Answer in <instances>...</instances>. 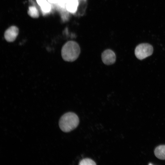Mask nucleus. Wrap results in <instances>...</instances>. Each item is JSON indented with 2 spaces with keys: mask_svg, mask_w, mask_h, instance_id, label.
<instances>
[{
  "mask_svg": "<svg viewBox=\"0 0 165 165\" xmlns=\"http://www.w3.org/2000/svg\"><path fill=\"white\" fill-rule=\"evenodd\" d=\"M37 3L40 6L44 13L49 12L51 10V6L46 0H36Z\"/></svg>",
  "mask_w": 165,
  "mask_h": 165,
  "instance_id": "obj_8",
  "label": "nucleus"
},
{
  "mask_svg": "<svg viewBox=\"0 0 165 165\" xmlns=\"http://www.w3.org/2000/svg\"><path fill=\"white\" fill-rule=\"evenodd\" d=\"M77 115L72 112H67L63 115L59 121L61 129L64 132H68L76 128L79 123Z\"/></svg>",
  "mask_w": 165,
  "mask_h": 165,
  "instance_id": "obj_2",
  "label": "nucleus"
},
{
  "mask_svg": "<svg viewBox=\"0 0 165 165\" xmlns=\"http://www.w3.org/2000/svg\"><path fill=\"white\" fill-rule=\"evenodd\" d=\"M154 154L158 159L165 160V145H160L157 147L155 150Z\"/></svg>",
  "mask_w": 165,
  "mask_h": 165,
  "instance_id": "obj_7",
  "label": "nucleus"
},
{
  "mask_svg": "<svg viewBox=\"0 0 165 165\" xmlns=\"http://www.w3.org/2000/svg\"><path fill=\"white\" fill-rule=\"evenodd\" d=\"M28 13L30 16L33 18H37L39 16L38 10L34 6H31L29 7Z\"/></svg>",
  "mask_w": 165,
  "mask_h": 165,
  "instance_id": "obj_9",
  "label": "nucleus"
},
{
  "mask_svg": "<svg viewBox=\"0 0 165 165\" xmlns=\"http://www.w3.org/2000/svg\"><path fill=\"white\" fill-rule=\"evenodd\" d=\"M67 0H59L57 3L62 8L66 7Z\"/></svg>",
  "mask_w": 165,
  "mask_h": 165,
  "instance_id": "obj_11",
  "label": "nucleus"
},
{
  "mask_svg": "<svg viewBox=\"0 0 165 165\" xmlns=\"http://www.w3.org/2000/svg\"><path fill=\"white\" fill-rule=\"evenodd\" d=\"M59 0H48L50 2L53 3H57Z\"/></svg>",
  "mask_w": 165,
  "mask_h": 165,
  "instance_id": "obj_12",
  "label": "nucleus"
},
{
  "mask_svg": "<svg viewBox=\"0 0 165 165\" xmlns=\"http://www.w3.org/2000/svg\"><path fill=\"white\" fill-rule=\"evenodd\" d=\"M153 52V48L151 45L147 43H143L136 47L135 54L137 58L142 60L151 55Z\"/></svg>",
  "mask_w": 165,
  "mask_h": 165,
  "instance_id": "obj_3",
  "label": "nucleus"
},
{
  "mask_svg": "<svg viewBox=\"0 0 165 165\" xmlns=\"http://www.w3.org/2000/svg\"><path fill=\"white\" fill-rule=\"evenodd\" d=\"M80 53L78 43L73 41L65 43L62 47L61 54L63 59L66 61L73 62L78 57Z\"/></svg>",
  "mask_w": 165,
  "mask_h": 165,
  "instance_id": "obj_1",
  "label": "nucleus"
},
{
  "mask_svg": "<svg viewBox=\"0 0 165 165\" xmlns=\"http://www.w3.org/2000/svg\"><path fill=\"white\" fill-rule=\"evenodd\" d=\"M19 33V29L16 26H12L9 27L5 31L4 37L8 42L14 41L16 38Z\"/></svg>",
  "mask_w": 165,
  "mask_h": 165,
  "instance_id": "obj_5",
  "label": "nucleus"
},
{
  "mask_svg": "<svg viewBox=\"0 0 165 165\" xmlns=\"http://www.w3.org/2000/svg\"><path fill=\"white\" fill-rule=\"evenodd\" d=\"M95 162L90 158H85L81 160L79 163L80 165H96Z\"/></svg>",
  "mask_w": 165,
  "mask_h": 165,
  "instance_id": "obj_10",
  "label": "nucleus"
},
{
  "mask_svg": "<svg viewBox=\"0 0 165 165\" xmlns=\"http://www.w3.org/2000/svg\"><path fill=\"white\" fill-rule=\"evenodd\" d=\"M103 63L105 64L110 65L114 64L116 60V55L115 52L110 49L104 50L101 55Z\"/></svg>",
  "mask_w": 165,
  "mask_h": 165,
  "instance_id": "obj_4",
  "label": "nucleus"
},
{
  "mask_svg": "<svg viewBox=\"0 0 165 165\" xmlns=\"http://www.w3.org/2000/svg\"><path fill=\"white\" fill-rule=\"evenodd\" d=\"M78 6V0H67L66 8L70 12L74 13L77 10Z\"/></svg>",
  "mask_w": 165,
  "mask_h": 165,
  "instance_id": "obj_6",
  "label": "nucleus"
}]
</instances>
